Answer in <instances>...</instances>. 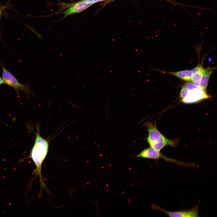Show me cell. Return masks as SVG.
Masks as SVG:
<instances>
[{
	"instance_id": "obj_1",
	"label": "cell",
	"mask_w": 217,
	"mask_h": 217,
	"mask_svg": "<svg viewBox=\"0 0 217 217\" xmlns=\"http://www.w3.org/2000/svg\"><path fill=\"white\" fill-rule=\"evenodd\" d=\"M37 131L35 132V139L34 144L30 152V157L36 167L34 171L36 176L39 175L41 184V190L43 189H46L41 173L42 165L48 152L49 142L48 140L43 138L39 133V127H36Z\"/></svg>"
},
{
	"instance_id": "obj_2",
	"label": "cell",
	"mask_w": 217,
	"mask_h": 217,
	"mask_svg": "<svg viewBox=\"0 0 217 217\" xmlns=\"http://www.w3.org/2000/svg\"><path fill=\"white\" fill-rule=\"evenodd\" d=\"M144 125L148 130V136L146 140L150 147L160 151L167 146L174 147L178 145L180 141L179 139H171L166 138L158 130L156 123L147 121L144 123Z\"/></svg>"
},
{
	"instance_id": "obj_3",
	"label": "cell",
	"mask_w": 217,
	"mask_h": 217,
	"mask_svg": "<svg viewBox=\"0 0 217 217\" xmlns=\"http://www.w3.org/2000/svg\"><path fill=\"white\" fill-rule=\"evenodd\" d=\"M2 77L4 84L14 88L19 94V90H22L27 94L33 95L29 89V84H24L20 83L18 80L5 67L2 65Z\"/></svg>"
},
{
	"instance_id": "obj_4",
	"label": "cell",
	"mask_w": 217,
	"mask_h": 217,
	"mask_svg": "<svg viewBox=\"0 0 217 217\" xmlns=\"http://www.w3.org/2000/svg\"><path fill=\"white\" fill-rule=\"evenodd\" d=\"M136 156L138 157L154 159L162 158L166 161L183 166L191 167L193 165V163L183 162L168 157L160 153V151H158L150 147L144 149Z\"/></svg>"
},
{
	"instance_id": "obj_5",
	"label": "cell",
	"mask_w": 217,
	"mask_h": 217,
	"mask_svg": "<svg viewBox=\"0 0 217 217\" xmlns=\"http://www.w3.org/2000/svg\"><path fill=\"white\" fill-rule=\"evenodd\" d=\"M188 91L185 97L181 100V102L184 104L194 103L211 97L206 91L199 87Z\"/></svg>"
},
{
	"instance_id": "obj_6",
	"label": "cell",
	"mask_w": 217,
	"mask_h": 217,
	"mask_svg": "<svg viewBox=\"0 0 217 217\" xmlns=\"http://www.w3.org/2000/svg\"><path fill=\"white\" fill-rule=\"evenodd\" d=\"M72 5L65 11L53 14H64L63 17L57 21L60 20L71 15L82 12L93 5L85 0H80L72 2Z\"/></svg>"
},
{
	"instance_id": "obj_7",
	"label": "cell",
	"mask_w": 217,
	"mask_h": 217,
	"mask_svg": "<svg viewBox=\"0 0 217 217\" xmlns=\"http://www.w3.org/2000/svg\"><path fill=\"white\" fill-rule=\"evenodd\" d=\"M153 209L161 211L170 217H199L198 205L188 210H182L174 211L165 210L155 204L152 205Z\"/></svg>"
},
{
	"instance_id": "obj_8",
	"label": "cell",
	"mask_w": 217,
	"mask_h": 217,
	"mask_svg": "<svg viewBox=\"0 0 217 217\" xmlns=\"http://www.w3.org/2000/svg\"><path fill=\"white\" fill-rule=\"evenodd\" d=\"M207 68H204L202 65L198 64L192 70V77L191 82L199 87L201 78Z\"/></svg>"
},
{
	"instance_id": "obj_9",
	"label": "cell",
	"mask_w": 217,
	"mask_h": 217,
	"mask_svg": "<svg viewBox=\"0 0 217 217\" xmlns=\"http://www.w3.org/2000/svg\"><path fill=\"white\" fill-rule=\"evenodd\" d=\"M164 73L169 74L183 80L191 82L192 77V70H184L176 72H165Z\"/></svg>"
},
{
	"instance_id": "obj_10",
	"label": "cell",
	"mask_w": 217,
	"mask_h": 217,
	"mask_svg": "<svg viewBox=\"0 0 217 217\" xmlns=\"http://www.w3.org/2000/svg\"><path fill=\"white\" fill-rule=\"evenodd\" d=\"M212 68H209L205 71L200 80L199 87L206 91L208 86L210 77L213 73Z\"/></svg>"
},
{
	"instance_id": "obj_11",
	"label": "cell",
	"mask_w": 217,
	"mask_h": 217,
	"mask_svg": "<svg viewBox=\"0 0 217 217\" xmlns=\"http://www.w3.org/2000/svg\"><path fill=\"white\" fill-rule=\"evenodd\" d=\"M188 90L184 86H182L180 93V96L181 100L185 97L188 92Z\"/></svg>"
},
{
	"instance_id": "obj_12",
	"label": "cell",
	"mask_w": 217,
	"mask_h": 217,
	"mask_svg": "<svg viewBox=\"0 0 217 217\" xmlns=\"http://www.w3.org/2000/svg\"><path fill=\"white\" fill-rule=\"evenodd\" d=\"M184 86L188 90H192L197 87H198L196 86L193 83L190 82H187L186 83L184 84Z\"/></svg>"
},
{
	"instance_id": "obj_13",
	"label": "cell",
	"mask_w": 217,
	"mask_h": 217,
	"mask_svg": "<svg viewBox=\"0 0 217 217\" xmlns=\"http://www.w3.org/2000/svg\"><path fill=\"white\" fill-rule=\"evenodd\" d=\"M86 1L90 2L93 5L95 3L103 1L106 0H85Z\"/></svg>"
},
{
	"instance_id": "obj_14",
	"label": "cell",
	"mask_w": 217,
	"mask_h": 217,
	"mask_svg": "<svg viewBox=\"0 0 217 217\" xmlns=\"http://www.w3.org/2000/svg\"><path fill=\"white\" fill-rule=\"evenodd\" d=\"M3 84H4V80L2 77H0V86Z\"/></svg>"
},
{
	"instance_id": "obj_15",
	"label": "cell",
	"mask_w": 217,
	"mask_h": 217,
	"mask_svg": "<svg viewBox=\"0 0 217 217\" xmlns=\"http://www.w3.org/2000/svg\"><path fill=\"white\" fill-rule=\"evenodd\" d=\"M165 0V1H168V2H171V3H175L174 2H173V1H171V0Z\"/></svg>"
},
{
	"instance_id": "obj_16",
	"label": "cell",
	"mask_w": 217,
	"mask_h": 217,
	"mask_svg": "<svg viewBox=\"0 0 217 217\" xmlns=\"http://www.w3.org/2000/svg\"><path fill=\"white\" fill-rule=\"evenodd\" d=\"M1 13H2V11H1V9H0V19H1Z\"/></svg>"
},
{
	"instance_id": "obj_17",
	"label": "cell",
	"mask_w": 217,
	"mask_h": 217,
	"mask_svg": "<svg viewBox=\"0 0 217 217\" xmlns=\"http://www.w3.org/2000/svg\"><path fill=\"white\" fill-rule=\"evenodd\" d=\"M113 0H109V1L108 0L107 2L108 3V2H111L112 1H113Z\"/></svg>"
},
{
	"instance_id": "obj_18",
	"label": "cell",
	"mask_w": 217,
	"mask_h": 217,
	"mask_svg": "<svg viewBox=\"0 0 217 217\" xmlns=\"http://www.w3.org/2000/svg\"></svg>"
}]
</instances>
